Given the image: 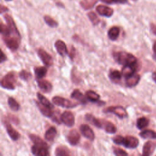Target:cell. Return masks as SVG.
Returning <instances> with one entry per match:
<instances>
[{
    "label": "cell",
    "mask_w": 156,
    "mask_h": 156,
    "mask_svg": "<svg viewBox=\"0 0 156 156\" xmlns=\"http://www.w3.org/2000/svg\"><path fill=\"white\" fill-rule=\"evenodd\" d=\"M113 153L116 156H127V153L119 147H114Z\"/></svg>",
    "instance_id": "8d00e7d4"
},
{
    "label": "cell",
    "mask_w": 156,
    "mask_h": 156,
    "mask_svg": "<svg viewBox=\"0 0 156 156\" xmlns=\"http://www.w3.org/2000/svg\"><path fill=\"white\" fill-rule=\"evenodd\" d=\"M1 58H0V60H1V63H2L3 62L7 60V57L5 55V54L2 51H1Z\"/></svg>",
    "instance_id": "60d3db41"
},
{
    "label": "cell",
    "mask_w": 156,
    "mask_h": 156,
    "mask_svg": "<svg viewBox=\"0 0 156 156\" xmlns=\"http://www.w3.org/2000/svg\"><path fill=\"white\" fill-rule=\"evenodd\" d=\"M6 131L9 135V136L11 138V139L13 141H16L20 138V133L13 129L12 125L9 122H5V124Z\"/></svg>",
    "instance_id": "e0dca14e"
},
{
    "label": "cell",
    "mask_w": 156,
    "mask_h": 156,
    "mask_svg": "<svg viewBox=\"0 0 156 156\" xmlns=\"http://www.w3.org/2000/svg\"><path fill=\"white\" fill-rule=\"evenodd\" d=\"M32 152L35 156H50L47 145L34 144L31 148Z\"/></svg>",
    "instance_id": "8992f818"
},
{
    "label": "cell",
    "mask_w": 156,
    "mask_h": 156,
    "mask_svg": "<svg viewBox=\"0 0 156 156\" xmlns=\"http://www.w3.org/2000/svg\"><path fill=\"white\" fill-rule=\"evenodd\" d=\"M38 55L42 62L47 66H51L53 64V60L50 54L42 49H39L37 51Z\"/></svg>",
    "instance_id": "ba28073f"
},
{
    "label": "cell",
    "mask_w": 156,
    "mask_h": 156,
    "mask_svg": "<svg viewBox=\"0 0 156 156\" xmlns=\"http://www.w3.org/2000/svg\"><path fill=\"white\" fill-rule=\"evenodd\" d=\"M85 119L87 121H88L90 123H91L92 125L98 128H102V120H99L97 118H96L94 116H93L91 114H86L85 115Z\"/></svg>",
    "instance_id": "ffe728a7"
},
{
    "label": "cell",
    "mask_w": 156,
    "mask_h": 156,
    "mask_svg": "<svg viewBox=\"0 0 156 156\" xmlns=\"http://www.w3.org/2000/svg\"><path fill=\"white\" fill-rule=\"evenodd\" d=\"M124 138L121 135H116L113 138V141L116 144H122Z\"/></svg>",
    "instance_id": "f35d334b"
},
{
    "label": "cell",
    "mask_w": 156,
    "mask_h": 156,
    "mask_svg": "<svg viewBox=\"0 0 156 156\" xmlns=\"http://www.w3.org/2000/svg\"><path fill=\"white\" fill-rule=\"evenodd\" d=\"M149 120L145 117L139 118L136 121V127L139 129H143L149 124Z\"/></svg>",
    "instance_id": "f546056e"
},
{
    "label": "cell",
    "mask_w": 156,
    "mask_h": 156,
    "mask_svg": "<svg viewBox=\"0 0 156 156\" xmlns=\"http://www.w3.org/2000/svg\"><path fill=\"white\" fill-rule=\"evenodd\" d=\"M80 136L78 131L76 129L71 130L67 136V140L71 145L75 146L80 141Z\"/></svg>",
    "instance_id": "30bf717a"
},
{
    "label": "cell",
    "mask_w": 156,
    "mask_h": 156,
    "mask_svg": "<svg viewBox=\"0 0 156 156\" xmlns=\"http://www.w3.org/2000/svg\"><path fill=\"white\" fill-rule=\"evenodd\" d=\"M34 72L37 79H41L46 76L47 73V69L44 66H38L35 68Z\"/></svg>",
    "instance_id": "d4e9b609"
},
{
    "label": "cell",
    "mask_w": 156,
    "mask_h": 156,
    "mask_svg": "<svg viewBox=\"0 0 156 156\" xmlns=\"http://www.w3.org/2000/svg\"><path fill=\"white\" fill-rule=\"evenodd\" d=\"M138 63L132 65H124L122 69V75L126 78L135 73V71L138 69Z\"/></svg>",
    "instance_id": "4fadbf2b"
},
{
    "label": "cell",
    "mask_w": 156,
    "mask_h": 156,
    "mask_svg": "<svg viewBox=\"0 0 156 156\" xmlns=\"http://www.w3.org/2000/svg\"><path fill=\"white\" fill-rule=\"evenodd\" d=\"M81 133L87 139L93 141L94 139V133L91 128L87 124H82L80 126Z\"/></svg>",
    "instance_id": "8fae6325"
},
{
    "label": "cell",
    "mask_w": 156,
    "mask_h": 156,
    "mask_svg": "<svg viewBox=\"0 0 156 156\" xmlns=\"http://www.w3.org/2000/svg\"><path fill=\"white\" fill-rule=\"evenodd\" d=\"M60 120L62 122L68 127H72L74 124V116L73 114L69 111L64 112L60 117Z\"/></svg>",
    "instance_id": "52a82bcc"
},
{
    "label": "cell",
    "mask_w": 156,
    "mask_h": 156,
    "mask_svg": "<svg viewBox=\"0 0 156 156\" xmlns=\"http://www.w3.org/2000/svg\"><path fill=\"white\" fill-rule=\"evenodd\" d=\"M71 98L75 99L77 101H79L80 102H81L83 104H85L87 103V99L86 98L83 96V94L77 89L74 90L71 95Z\"/></svg>",
    "instance_id": "7402d4cb"
},
{
    "label": "cell",
    "mask_w": 156,
    "mask_h": 156,
    "mask_svg": "<svg viewBox=\"0 0 156 156\" xmlns=\"http://www.w3.org/2000/svg\"><path fill=\"white\" fill-rule=\"evenodd\" d=\"M19 76L21 79L24 80H27L31 77V74L27 71L23 69V70H21V72L19 73Z\"/></svg>",
    "instance_id": "d590c367"
},
{
    "label": "cell",
    "mask_w": 156,
    "mask_h": 156,
    "mask_svg": "<svg viewBox=\"0 0 156 156\" xmlns=\"http://www.w3.org/2000/svg\"><path fill=\"white\" fill-rule=\"evenodd\" d=\"M5 1H12V0H5Z\"/></svg>",
    "instance_id": "bcb514c9"
},
{
    "label": "cell",
    "mask_w": 156,
    "mask_h": 156,
    "mask_svg": "<svg viewBox=\"0 0 156 156\" xmlns=\"http://www.w3.org/2000/svg\"><path fill=\"white\" fill-rule=\"evenodd\" d=\"M52 102H54V104L58 106L67 108H73L77 105L76 103L73 102L71 101L68 100L67 99L60 96H54L52 98Z\"/></svg>",
    "instance_id": "277c9868"
},
{
    "label": "cell",
    "mask_w": 156,
    "mask_h": 156,
    "mask_svg": "<svg viewBox=\"0 0 156 156\" xmlns=\"http://www.w3.org/2000/svg\"><path fill=\"white\" fill-rule=\"evenodd\" d=\"M140 136L145 139H155L156 132L152 130H144L140 133Z\"/></svg>",
    "instance_id": "484cf974"
},
{
    "label": "cell",
    "mask_w": 156,
    "mask_h": 156,
    "mask_svg": "<svg viewBox=\"0 0 156 156\" xmlns=\"http://www.w3.org/2000/svg\"><path fill=\"white\" fill-rule=\"evenodd\" d=\"M154 54H155L154 57H155V60H156V52H154Z\"/></svg>",
    "instance_id": "f6af8a7d"
},
{
    "label": "cell",
    "mask_w": 156,
    "mask_h": 156,
    "mask_svg": "<svg viewBox=\"0 0 156 156\" xmlns=\"http://www.w3.org/2000/svg\"><path fill=\"white\" fill-rule=\"evenodd\" d=\"M37 82L38 83V85L40 89L44 93L50 92L52 89V84L46 80L37 79Z\"/></svg>",
    "instance_id": "2e32d148"
},
{
    "label": "cell",
    "mask_w": 156,
    "mask_h": 156,
    "mask_svg": "<svg viewBox=\"0 0 156 156\" xmlns=\"http://www.w3.org/2000/svg\"><path fill=\"white\" fill-rule=\"evenodd\" d=\"M57 134V130L56 128L54 126L49 127L45 133L44 137L48 141H52L54 140L55 135Z\"/></svg>",
    "instance_id": "cb8c5ba5"
},
{
    "label": "cell",
    "mask_w": 156,
    "mask_h": 156,
    "mask_svg": "<svg viewBox=\"0 0 156 156\" xmlns=\"http://www.w3.org/2000/svg\"><path fill=\"white\" fill-rule=\"evenodd\" d=\"M90 21L92 23L93 25H97L100 22L99 18L98 17V16L96 15V13L93 12H90L87 14Z\"/></svg>",
    "instance_id": "e575fe53"
},
{
    "label": "cell",
    "mask_w": 156,
    "mask_h": 156,
    "mask_svg": "<svg viewBox=\"0 0 156 156\" xmlns=\"http://www.w3.org/2000/svg\"><path fill=\"white\" fill-rule=\"evenodd\" d=\"M101 1L108 4H112L114 3H118V4H125L127 2V0H100Z\"/></svg>",
    "instance_id": "74e56055"
},
{
    "label": "cell",
    "mask_w": 156,
    "mask_h": 156,
    "mask_svg": "<svg viewBox=\"0 0 156 156\" xmlns=\"http://www.w3.org/2000/svg\"><path fill=\"white\" fill-rule=\"evenodd\" d=\"M5 11H8V9L2 5H1V13H2L4 12Z\"/></svg>",
    "instance_id": "7bdbcfd3"
},
{
    "label": "cell",
    "mask_w": 156,
    "mask_h": 156,
    "mask_svg": "<svg viewBox=\"0 0 156 156\" xmlns=\"http://www.w3.org/2000/svg\"><path fill=\"white\" fill-rule=\"evenodd\" d=\"M156 147V143L149 141L143 146L142 156H150Z\"/></svg>",
    "instance_id": "5bb4252c"
},
{
    "label": "cell",
    "mask_w": 156,
    "mask_h": 156,
    "mask_svg": "<svg viewBox=\"0 0 156 156\" xmlns=\"http://www.w3.org/2000/svg\"><path fill=\"white\" fill-rule=\"evenodd\" d=\"M140 79L139 74L134 73L133 74L126 78V84L128 87H133L138 84Z\"/></svg>",
    "instance_id": "ac0fdd59"
},
{
    "label": "cell",
    "mask_w": 156,
    "mask_h": 156,
    "mask_svg": "<svg viewBox=\"0 0 156 156\" xmlns=\"http://www.w3.org/2000/svg\"><path fill=\"white\" fill-rule=\"evenodd\" d=\"M16 80V76L14 72H9L1 79V85L2 88L7 90H14L15 88Z\"/></svg>",
    "instance_id": "3957f363"
},
{
    "label": "cell",
    "mask_w": 156,
    "mask_h": 156,
    "mask_svg": "<svg viewBox=\"0 0 156 156\" xmlns=\"http://www.w3.org/2000/svg\"><path fill=\"white\" fill-rule=\"evenodd\" d=\"M102 128H104V130L106 132L112 134L116 133V127L112 122L105 120H102Z\"/></svg>",
    "instance_id": "44dd1931"
},
{
    "label": "cell",
    "mask_w": 156,
    "mask_h": 156,
    "mask_svg": "<svg viewBox=\"0 0 156 156\" xmlns=\"http://www.w3.org/2000/svg\"><path fill=\"white\" fill-rule=\"evenodd\" d=\"M35 103L37 104V106L39 108L40 112L43 114V115H44V116L48 117V118L49 117L51 118L53 116V112H52L51 108L43 105L40 102H38L35 101Z\"/></svg>",
    "instance_id": "d6986e66"
},
{
    "label": "cell",
    "mask_w": 156,
    "mask_h": 156,
    "mask_svg": "<svg viewBox=\"0 0 156 156\" xmlns=\"http://www.w3.org/2000/svg\"><path fill=\"white\" fill-rule=\"evenodd\" d=\"M105 113H112L115 114L121 119L125 118L127 116V113L125 108L122 106H110L104 110Z\"/></svg>",
    "instance_id": "5b68a950"
},
{
    "label": "cell",
    "mask_w": 156,
    "mask_h": 156,
    "mask_svg": "<svg viewBox=\"0 0 156 156\" xmlns=\"http://www.w3.org/2000/svg\"><path fill=\"white\" fill-rule=\"evenodd\" d=\"M85 96H86V98L88 99V100L93 102H98L100 99L99 95L97 94L96 92L91 90H88L86 91Z\"/></svg>",
    "instance_id": "4316f807"
},
{
    "label": "cell",
    "mask_w": 156,
    "mask_h": 156,
    "mask_svg": "<svg viewBox=\"0 0 156 156\" xmlns=\"http://www.w3.org/2000/svg\"><path fill=\"white\" fill-rule=\"evenodd\" d=\"M150 27H151V30L152 32V33L156 35V24H151L150 25Z\"/></svg>",
    "instance_id": "b9f144b4"
},
{
    "label": "cell",
    "mask_w": 156,
    "mask_h": 156,
    "mask_svg": "<svg viewBox=\"0 0 156 156\" xmlns=\"http://www.w3.org/2000/svg\"><path fill=\"white\" fill-rule=\"evenodd\" d=\"M29 138L34 144L35 145H47V143L44 142L40 137L35 135V134H30L29 135Z\"/></svg>",
    "instance_id": "4dcf8cb0"
},
{
    "label": "cell",
    "mask_w": 156,
    "mask_h": 156,
    "mask_svg": "<svg viewBox=\"0 0 156 156\" xmlns=\"http://www.w3.org/2000/svg\"><path fill=\"white\" fill-rule=\"evenodd\" d=\"M115 60L119 64L122 65H132L137 63L136 58L132 54L119 51L115 52L113 54Z\"/></svg>",
    "instance_id": "7a4b0ae2"
},
{
    "label": "cell",
    "mask_w": 156,
    "mask_h": 156,
    "mask_svg": "<svg viewBox=\"0 0 156 156\" xmlns=\"http://www.w3.org/2000/svg\"><path fill=\"white\" fill-rule=\"evenodd\" d=\"M119 32H120L119 28L117 26H113L108 30V37L111 40L115 41L118 38Z\"/></svg>",
    "instance_id": "603a6c76"
},
{
    "label": "cell",
    "mask_w": 156,
    "mask_h": 156,
    "mask_svg": "<svg viewBox=\"0 0 156 156\" xmlns=\"http://www.w3.org/2000/svg\"><path fill=\"white\" fill-rule=\"evenodd\" d=\"M75 53H76V50H75V48L74 47H72L71 48V52H70V54H69V57L70 58L73 60L75 56Z\"/></svg>",
    "instance_id": "ab89813d"
},
{
    "label": "cell",
    "mask_w": 156,
    "mask_h": 156,
    "mask_svg": "<svg viewBox=\"0 0 156 156\" xmlns=\"http://www.w3.org/2000/svg\"><path fill=\"white\" fill-rule=\"evenodd\" d=\"M108 76H109V78L112 80V81L117 82L121 80L122 73H120L119 71L115 69L110 72Z\"/></svg>",
    "instance_id": "f1b7e54d"
},
{
    "label": "cell",
    "mask_w": 156,
    "mask_h": 156,
    "mask_svg": "<svg viewBox=\"0 0 156 156\" xmlns=\"http://www.w3.org/2000/svg\"><path fill=\"white\" fill-rule=\"evenodd\" d=\"M44 20L46 23L51 27H56L58 26V23L48 15H45L44 16Z\"/></svg>",
    "instance_id": "d6a6232c"
},
{
    "label": "cell",
    "mask_w": 156,
    "mask_h": 156,
    "mask_svg": "<svg viewBox=\"0 0 156 156\" xmlns=\"http://www.w3.org/2000/svg\"><path fill=\"white\" fill-rule=\"evenodd\" d=\"M37 98L39 100V102L41 104H43V105H44L46 107H49L51 109H52L54 108L53 105L48 100V99L46 97H44L43 95H42L40 93L38 92L37 93Z\"/></svg>",
    "instance_id": "83f0119b"
},
{
    "label": "cell",
    "mask_w": 156,
    "mask_h": 156,
    "mask_svg": "<svg viewBox=\"0 0 156 156\" xmlns=\"http://www.w3.org/2000/svg\"><path fill=\"white\" fill-rule=\"evenodd\" d=\"M54 46H55V48L57 52L60 55L65 56L68 54L66 46L63 41H62L60 40H57L55 43Z\"/></svg>",
    "instance_id": "9a60e30c"
},
{
    "label": "cell",
    "mask_w": 156,
    "mask_h": 156,
    "mask_svg": "<svg viewBox=\"0 0 156 156\" xmlns=\"http://www.w3.org/2000/svg\"><path fill=\"white\" fill-rule=\"evenodd\" d=\"M7 102H8L9 106L11 108L12 110L16 112V111H18L19 110L20 105L18 103V102L14 98H13L12 97H9L8 98Z\"/></svg>",
    "instance_id": "1f68e13d"
},
{
    "label": "cell",
    "mask_w": 156,
    "mask_h": 156,
    "mask_svg": "<svg viewBox=\"0 0 156 156\" xmlns=\"http://www.w3.org/2000/svg\"><path fill=\"white\" fill-rule=\"evenodd\" d=\"M96 10L100 15L105 17H110L113 13V10L112 8L104 5H98Z\"/></svg>",
    "instance_id": "7c38bea8"
},
{
    "label": "cell",
    "mask_w": 156,
    "mask_h": 156,
    "mask_svg": "<svg viewBox=\"0 0 156 156\" xmlns=\"http://www.w3.org/2000/svg\"><path fill=\"white\" fill-rule=\"evenodd\" d=\"M4 18L7 25L1 23V34L6 46L14 51L19 48L21 40L20 34L12 16L6 14L4 15Z\"/></svg>",
    "instance_id": "6da1fadb"
},
{
    "label": "cell",
    "mask_w": 156,
    "mask_h": 156,
    "mask_svg": "<svg viewBox=\"0 0 156 156\" xmlns=\"http://www.w3.org/2000/svg\"><path fill=\"white\" fill-rule=\"evenodd\" d=\"M139 144V141L137 138L133 136H126L124 138L122 145L127 148L134 149L136 148Z\"/></svg>",
    "instance_id": "9c48e42d"
},
{
    "label": "cell",
    "mask_w": 156,
    "mask_h": 156,
    "mask_svg": "<svg viewBox=\"0 0 156 156\" xmlns=\"http://www.w3.org/2000/svg\"><path fill=\"white\" fill-rule=\"evenodd\" d=\"M152 77L154 80V81L156 83V72H154L152 74Z\"/></svg>",
    "instance_id": "ee69618b"
},
{
    "label": "cell",
    "mask_w": 156,
    "mask_h": 156,
    "mask_svg": "<svg viewBox=\"0 0 156 156\" xmlns=\"http://www.w3.org/2000/svg\"><path fill=\"white\" fill-rule=\"evenodd\" d=\"M55 156H69L67 149L63 147H57L55 151Z\"/></svg>",
    "instance_id": "836d02e7"
}]
</instances>
